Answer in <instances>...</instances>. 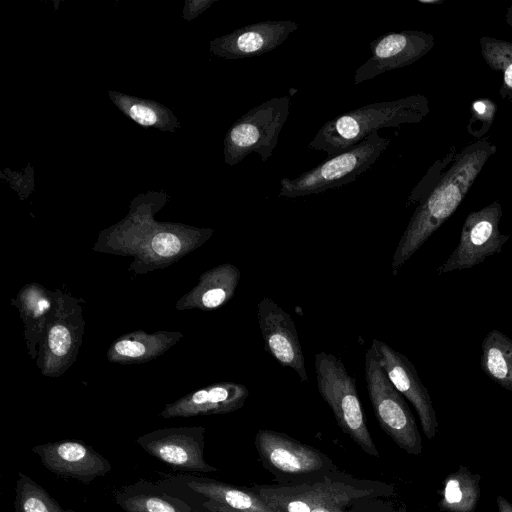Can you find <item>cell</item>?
I'll use <instances>...</instances> for the list:
<instances>
[{"label": "cell", "mask_w": 512, "mask_h": 512, "mask_svg": "<svg viewBox=\"0 0 512 512\" xmlns=\"http://www.w3.org/2000/svg\"><path fill=\"white\" fill-rule=\"evenodd\" d=\"M204 428H171L138 438L137 443L151 456L174 469L188 472H215L204 459Z\"/></svg>", "instance_id": "obj_11"}, {"label": "cell", "mask_w": 512, "mask_h": 512, "mask_svg": "<svg viewBox=\"0 0 512 512\" xmlns=\"http://www.w3.org/2000/svg\"><path fill=\"white\" fill-rule=\"evenodd\" d=\"M240 276L239 269L229 263L211 269L193 293L194 304L206 310L219 308L233 297Z\"/></svg>", "instance_id": "obj_19"}, {"label": "cell", "mask_w": 512, "mask_h": 512, "mask_svg": "<svg viewBox=\"0 0 512 512\" xmlns=\"http://www.w3.org/2000/svg\"><path fill=\"white\" fill-rule=\"evenodd\" d=\"M364 375L369 399L382 430L407 453L420 455L422 440L414 416L372 347L365 353Z\"/></svg>", "instance_id": "obj_5"}, {"label": "cell", "mask_w": 512, "mask_h": 512, "mask_svg": "<svg viewBox=\"0 0 512 512\" xmlns=\"http://www.w3.org/2000/svg\"><path fill=\"white\" fill-rule=\"evenodd\" d=\"M252 489L275 512H311L315 507L332 501L353 504L373 493L356 481L327 476L293 486H255Z\"/></svg>", "instance_id": "obj_7"}, {"label": "cell", "mask_w": 512, "mask_h": 512, "mask_svg": "<svg viewBox=\"0 0 512 512\" xmlns=\"http://www.w3.org/2000/svg\"><path fill=\"white\" fill-rule=\"evenodd\" d=\"M151 247L157 255L171 257L180 252L182 244L175 234L161 232L153 237Z\"/></svg>", "instance_id": "obj_27"}, {"label": "cell", "mask_w": 512, "mask_h": 512, "mask_svg": "<svg viewBox=\"0 0 512 512\" xmlns=\"http://www.w3.org/2000/svg\"><path fill=\"white\" fill-rule=\"evenodd\" d=\"M429 111L428 99L421 94L367 104L328 120L308 147L331 157L354 147L381 128L418 123Z\"/></svg>", "instance_id": "obj_2"}, {"label": "cell", "mask_w": 512, "mask_h": 512, "mask_svg": "<svg viewBox=\"0 0 512 512\" xmlns=\"http://www.w3.org/2000/svg\"><path fill=\"white\" fill-rule=\"evenodd\" d=\"M186 485L211 512H275L253 489L205 478H191Z\"/></svg>", "instance_id": "obj_17"}, {"label": "cell", "mask_w": 512, "mask_h": 512, "mask_svg": "<svg viewBox=\"0 0 512 512\" xmlns=\"http://www.w3.org/2000/svg\"><path fill=\"white\" fill-rule=\"evenodd\" d=\"M371 347L393 386L415 408L425 436L432 440L437 432L438 421L430 394L421 382L415 366L405 355L381 340L373 339Z\"/></svg>", "instance_id": "obj_13"}, {"label": "cell", "mask_w": 512, "mask_h": 512, "mask_svg": "<svg viewBox=\"0 0 512 512\" xmlns=\"http://www.w3.org/2000/svg\"><path fill=\"white\" fill-rule=\"evenodd\" d=\"M18 476L15 512H64L44 488L21 472Z\"/></svg>", "instance_id": "obj_22"}, {"label": "cell", "mask_w": 512, "mask_h": 512, "mask_svg": "<svg viewBox=\"0 0 512 512\" xmlns=\"http://www.w3.org/2000/svg\"><path fill=\"white\" fill-rule=\"evenodd\" d=\"M350 504L352 503L343 501L327 502L315 507L311 512H347L345 508Z\"/></svg>", "instance_id": "obj_29"}, {"label": "cell", "mask_w": 512, "mask_h": 512, "mask_svg": "<svg viewBox=\"0 0 512 512\" xmlns=\"http://www.w3.org/2000/svg\"><path fill=\"white\" fill-rule=\"evenodd\" d=\"M296 91H297V89H296V88H294V89H289V95H288V96H289V97H290V96H293V94H294Z\"/></svg>", "instance_id": "obj_32"}, {"label": "cell", "mask_w": 512, "mask_h": 512, "mask_svg": "<svg viewBox=\"0 0 512 512\" xmlns=\"http://www.w3.org/2000/svg\"><path fill=\"white\" fill-rule=\"evenodd\" d=\"M298 27L292 20L249 24L213 41L212 50L228 59L259 56L276 49Z\"/></svg>", "instance_id": "obj_15"}, {"label": "cell", "mask_w": 512, "mask_h": 512, "mask_svg": "<svg viewBox=\"0 0 512 512\" xmlns=\"http://www.w3.org/2000/svg\"><path fill=\"white\" fill-rule=\"evenodd\" d=\"M117 503L126 512H195L182 502L177 504L176 501L153 494L119 495Z\"/></svg>", "instance_id": "obj_23"}, {"label": "cell", "mask_w": 512, "mask_h": 512, "mask_svg": "<svg viewBox=\"0 0 512 512\" xmlns=\"http://www.w3.org/2000/svg\"><path fill=\"white\" fill-rule=\"evenodd\" d=\"M255 446L263 464L278 478L311 481L333 467L317 449L270 429L257 432Z\"/></svg>", "instance_id": "obj_9"}, {"label": "cell", "mask_w": 512, "mask_h": 512, "mask_svg": "<svg viewBox=\"0 0 512 512\" xmlns=\"http://www.w3.org/2000/svg\"><path fill=\"white\" fill-rule=\"evenodd\" d=\"M479 44L486 64L492 70L503 74L500 96L512 101V42L483 36Z\"/></svg>", "instance_id": "obj_21"}, {"label": "cell", "mask_w": 512, "mask_h": 512, "mask_svg": "<svg viewBox=\"0 0 512 512\" xmlns=\"http://www.w3.org/2000/svg\"><path fill=\"white\" fill-rule=\"evenodd\" d=\"M389 143L388 138L374 132L354 147L327 157L316 167L295 178L283 177L279 196L297 198L349 184L376 162Z\"/></svg>", "instance_id": "obj_4"}, {"label": "cell", "mask_w": 512, "mask_h": 512, "mask_svg": "<svg viewBox=\"0 0 512 512\" xmlns=\"http://www.w3.org/2000/svg\"><path fill=\"white\" fill-rule=\"evenodd\" d=\"M290 105L288 95L273 97L236 120L225 137V162L235 165L253 152L262 161L268 160L277 146Z\"/></svg>", "instance_id": "obj_6"}, {"label": "cell", "mask_w": 512, "mask_h": 512, "mask_svg": "<svg viewBox=\"0 0 512 512\" xmlns=\"http://www.w3.org/2000/svg\"><path fill=\"white\" fill-rule=\"evenodd\" d=\"M505 21L510 27H512V5L507 9Z\"/></svg>", "instance_id": "obj_31"}, {"label": "cell", "mask_w": 512, "mask_h": 512, "mask_svg": "<svg viewBox=\"0 0 512 512\" xmlns=\"http://www.w3.org/2000/svg\"><path fill=\"white\" fill-rule=\"evenodd\" d=\"M32 451L51 472L86 484L111 471L109 461L82 442L63 440L35 446Z\"/></svg>", "instance_id": "obj_14"}, {"label": "cell", "mask_w": 512, "mask_h": 512, "mask_svg": "<svg viewBox=\"0 0 512 512\" xmlns=\"http://www.w3.org/2000/svg\"><path fill=\"white\" fill-rule=\"evenodd\" d=\"M501 217L502 207L497 200L469 213L463 223L458 245L437 268L438 274L472 268L489 256L500 253L510 237L499 230Z\"/></svg>", "instance_id": "obj_8"}, {"label": "cell", "mask_w": 512, "mask_h": 512, "mask_svg": "<svg viewBox=\"0 0 512 512\" xmlns=\"http://www.w3.org/2000/svg\"><path fill=\"white\" fill-rule=\"evenodd\" d=\"M496 152L487 140L467 146L414 211L392 257L391 269H399L457 210L485 163Z\"/></svg>", "instance_id": "obj_1"}, {"label": "cell", "mask_w": 512, "mask_h": 512, "mask_svg": "<svg viewBox=\"0 0 512 512\" xmlns=\"http://www.w3.org/2000/svg\"><path fill=\"white\" fill-rule=\"evenodd\" d=\"M127 113L142 126H152L158 122L156 111L148 105L134 103L128 107Z\"/></svg>", "instance_id": "obj_28"}, {"label": "cell", "mask_w": 512, "mask_h": 512, "mask_svg": "<svg viewBox=\"0 0 512 512\" xmlns=\"http://www.w3.org/2000/svg\"><path fill=\"white\" fill-rule=\"evenodd\" d=\"M434 44V36L424 31L404 30L383 34L370 43L371 56L357 68L354 84L411 65L431 51Z\"/></svg>", "instance_id": "obj_10"}, {"label": "cell", "mask_w": 512, "mask_h": 512, "mask_svg": "<svg viewBox=\"0 0 512 512\" xmlns=\"http://www.w3.org/2000/svg\"><path fill=\"white\" fill-rule=\"evenodd\" d=\"M480 367L502 388L512 391V339L499 330H491L481 344Z\"/></svg>", "instance_id": "obj_18"}, {"label": "cell", "mask_w": 512, "mask_h": 512, "mask_svg": "<svg viewBox=\"0 0 512 512\" xmlns=\"http://www.w3.org/2000/svg\"><path fill=\"white\" fill-rule=\"evenodd\" d=\"M153 337L123 338L113 345L114 356L125 359H140L151 356L159 350V344L152 345Z\"/></svg>", "instance_id": "obj_25"}, {"label": "cell", "mask_w": 512, "mask_h": 512, "mask_svg": "<svg viewBox=\"0 0 512 512\" xmlns=\"http://www.w3.org/2000/svg\"><path fill=\"white\" fill-rule=\"evenodd\" d=\"M48 344L54 355H66L72 344V336L69 329L61 324L54 325L48 334Z\"/></svg>", "instance_id": "obj_26"}, {"label": "cell", "mask_w": 512, "mask_h": 512, "mask_svg": "<svg viewBox=\"0 0 512 512\" xmlns=\"http://www.w3.org/2000/svg\"><path fill=\"white\" fill-rule=\"evenodd\" d=\"M248 396L249 390L245 385L220 382L167 405L161 416L170 418L230 413L244 406Z\"/></svg>", "instance_id": "obj_16"}, {"label": "cell", "mask_w": 512, "mask_h": 512, "mask_svg": "<svg viewBox=\"0 0 512 512\" xmlns=\"http://www.w3.org/2000/svg\"><path fill=\"white\" fill-rule=\"evenodd\" d=\"M496 504L498 512H512V504L503 496H497Z\"/></svg>", "instance_id": "obj_30"}, {"label": "cell", "mask_w": 512, "mask_h": 512, "mask_svg": "<svg viewBox=\"0 0 512 512\" xmlns=\"http://www.w3.org/2000/svg\"><path fill=\"white\" fill-rule=\"evenodd\" d=\"M316 383L322 399L331 408L338 426L365 453L378 457L379 452L366 425L356 386L341 359L327 352L315 355Z\"/></svg>", "instance_id": "obj_3"}, {"label": "cell", "mask_w": 512, "mask_h": 512, "mask_svg": "<svg viewBox=\"0 0 512 512\" xmlns=\"http://www.w3.org/2000/svg\"><path fill=\"white\" fill-rule=\"evenodd\" d=\"M480 475L466 467L449 474L443 483L438 506L445 512H474L480 499Z\"/></svg>", "instance_id": "obj_20"}, {"label": "cell", "mask_w": 512, "mask_h": 512, "mask_svg": "<svg viewBox=\"0 0 512 512\" xmlns=\"http://www.w3.org/2000/svg\"><path fill=\"white\" fill-rule=\"evenodd\" d=\"M497 105L491 99L483 98L471 103V118L467 131L474 137H481L487 133L495 120Z\"/></svg>", "instance_id": "obj_24"}, {"label": "cell", "mask_w": 512, "mask_h": 512, "mask_svg": "<svg viewBox=\"0 0 512 512\" xmlns=\"http://www.w3.org/2000/svg\"><path fill=\"white\" fill-rule=\"evenodd\" d=\"M257 318L267 351L282 367L308 382L305 359L295 323L285 310L268 297L257 304Z\"/></svg>", "instance_id": "obj_12"}]
</instances>
